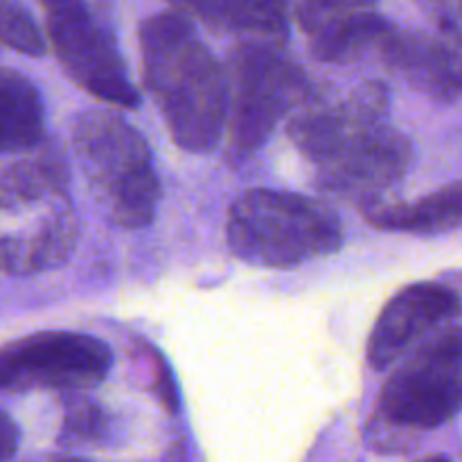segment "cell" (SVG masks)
I'll return each mask as SVG.
<instances>
[{
  "instance_id": "6da1fadb",
  "label": "cell",
  "mask_w": 462,
  "mask_h": 462,
  "mask_svg": "<svg viewBox=\"0 0 462 462\" xmlns=\"http://www.w3.org/2000/svg\"><path fill=\"white\" fill-rule=\"evenodd\" d=\"M144 88L156 102L171 140L192 153L217 149L228 117V75L192 21L176 9L140 25Z\"/></svg>"
},
{
  "instance_id": "7a4b0ae2",
  "label": "cell",
  "mask_w": 462,
  "mask_h": 462,
  "mask_svg": "<svg viewBox=\"0 0 462 462\" xmlns=\"http://www.w3.org/2000/svg\"><path fill=\"white\" fill-rule=\"evenodd\" d=\"M79 237L66 170L50 156L0 171V273L36 275L70 260Z\"/></svg>"
},
{
  "instance_id": "3957f363",
  "label": "cell",
  "mask_w": 462,
  "mask_h": 462,
  "mask_svg": "<svg viewBox=\"0 0 462 462\" xmlns=\"http://www.w3.org/2000/svg\"><path fill=\"white\" fill-rule=\"evenodd\" d=\"M70 147L95 201L117 228L140 230L156 217L161 180L149 144L108 108L75 116Z\"/></svg>"
},
{
  "instance_id": "277c9868",
  "label": "cell",
  "mask_w": 462,
  "mask_h": 462,
  "mask_svg": "<svg viewBox=\"0 0 462 462\" xmlns=\"http://www.w3.org/2000/svg\"><path fill=\"white\" fill-rule=\"evenodd\" d=\"M462 411V328H449L397 364L379 395L365 438L373 449L397 454L411 436L451 422Z\"/></svg>"
},
{
  "instance_id": "5b68a950",
  "label": "cell",
  "mask_w": 462,
  "mask_h": 462,
  "mask_svg": "<svg viewBox=\"0 0 462 462\" xmlns=\"http://www.w3.org/2000/svg\"><path fill=\"white\" fill-rule=\"evenodd\" d=\"M228 246L235 257L262 269H291L337 253L338 217L328 206L293 192L248 189L228 212Z\"/></svg>"
},
{
  "instance_id": "8992f818",
  "label": "cell",
  "mask_w": 462,
  "mask_h": 462,
  "mask_svg": "<svg viewBox=\"0 0 462 462\" xmlns=\"http://www.w3.org/2000/svg\"><path fill=\"white\" fill-rule=\"evenodd\" d=\"M228 161L235 165L260 152L280 122L316 97L310 77L269 41L251 39L230 54Z\"/></svg>"
},
{
  "instance_id": "52a82bcc",
  "label": "cell",
  "mask_w": 462,
  "mask_h": 462,
  "mask_svg": "<svg viewBox=\"0 0 462 462\" xmlns=\"http://www.w3.org/2000/svg\"><path fill=\"white\" fill-rule=\"evenodd\" d=\"M48 34L63 72L102 102L135 108L140 93L108 18L84 3H48Z\"/></svg>"
},
{
  "instance_id": "ba28073f",
  "label": "cell",
  "mask_w": 462,
  "mask_h": 462,
  "mask_svg": "<svg viewBox=\"0 0 462 462\" xmlns=\"http://www.w3.org/2000/svg\"><path fill=\"white\" fill-rule=\"evenodd\" d=\"M111 365V347L90 334H30L0 347V393L90 391Z\"/></svg>"
},
{
  "instance_id": "9c48e42d",
  "label": "cell",
  "mask_w": 462,
  "mask_h": 462,
  "mask_svg": "<svg viewBox=\"0 0 462 462\" xmlns=\"http://www.w3.org/2000/svg\"><path fill=\"white\" fill-rule=\"evenodd\" d=\"M411 165L413 144L388 122L343 144L332 156L314 165V185L320 192L361 201L368 208L379 203L382 194L397 188Z\"/></svg>"
},
{
  "instance_id": "30bf717a",
  "label": "cell",
  "mask_w": 462,
  "mask_h": 462,
  "mask_svg": "<svg viewBox=\"0 0 462 462\" xmlns=\"http://www.w3.org/2000/svg\"><path fill=\"white\" fill-rule=\"evenodd\" d=\"M391 90L382 81H365L332 99L316 95L289 122V138L298 152L316 162L332 156L350 140L388 125Z\"/></svg>"
},
{
  "instance_id": "8fae6325",
  "label": "cell",
  "mask_w": 462,
  "mask_h": 462,
  "mask_svg": "<svg viewBox=\"0 0 462 462\" xmlns=\"http://www.w3.org/2000/svg\"><path fill=\"white\" fill-rule=\"evenodd\" d=\"M406 84L436 102L462 97V25L442 18L440 30H393L379 50Z\"/></svg>"
},
{
  "instance_id": "7c38bea8",
  "label": "cell",
  "mask_w": 462,
  "mask_h": 462,
  "mask_svg": "<svg viewBox=\"0 0 462 462\" xmlns=\"http://www.w3.org/2000/svg\"><path fill=\"white\" fill-rule=\"evenodd\" d=\"M460 314V296L438 282L404 287L386 302L368 338V364L388 370L411 347Z\"/></svg>"
},
{
  "instance_id": "4fadbf2b",
  "label": "cell",
  "mask_w": 462,
  "mask_h": 462,
  "mask_svg": "<svg viewBox=\"0 0 462 462\" xmlns=\"http://www.w3.org/2000/svg\"><path fill=\"white\" fill-rule=\"evenodd\" d=\"M296 18L310 36V52L316 61L352 63L370 50H382L395 25L370 5L305 3Z\"/></svg>"
},
{
  "instance_id": "5bb4252c",
  "label": "cell",
  "mask_w": 462,
  "mask_h": 462,
  "mask_svg": "<svg viewBox=\"0 0 462 462\" xmlns=\"http://www.w3.org/2000/svg\"><path fill=\"white\" fill-rule=\"evenodd\" d=\"M374 228L393 233L440 235L462 226V183L447 185L415 203H374L364 208Z\"/></svg>"
},
{
  "instance_id": "9a60e30c",
  "label": "cell",
  "mask_w": 462,
  "mask_h": 462,
  "mask_svg": "<svg viewBox=\"0 0 462 462\" xmlns=\"http://www.w3.org/2000/svg\"><path fill=\"white\" fill-rule=\"evenodd\" d=\"M45 135V104L39 88L12 68H0V153L36 147Z\"/></svg>"
},
{
  "instance_id": "2e32d148",
  "label": "cell",
  "mask_w": 462,
  "mask_h": 462,
  "mask_svg": "<svg viewBox=\"0 0 462 462\" xmlns=\"http://www.w3.org/2000/svg\"><path fill=\"white\" fill-rule=\"evenodd\" d=\"M188 12L197 14L208 25L239 34H287V14L278 3H192Z\"/></svg>"
},
{
  "instance_id": "e0dca14e",
  "label": "cell",
  "mask_w": 462,
  "mask_h": 462,
  "mask_svg": "<svg viewBox=\"0 0 462 462\" xmlns=\"http://www.w3.org/2000/svg\"><path fill=\"white\" fill-rule=\"evenodd\" d=\"M108 436L106 413L84 397H72L66 404V418L61 427V442L68 445H90Z\"/></svg>"
},
{
  "instance_id": "ac0fdd59",
  "label": "cell",
  "mask_w": 462,
  "mask_h": 462,
  "mask_svg": "<svg viewBox=\"0 0 462 462\" xmlns=\"http://www.w3.org/2000/svg\"><path fill=\"white\" fill-rule=\"evenodd\" d=\"M0 43L27 57H43L45 41L34 18L16 3H0Z\"/></svg>"
},
{
  "instance_id": "d6986e66",
  "label": "cell",
  "mask_w": 462,
  "mask_h": 462,
  "mask_svg": "<svg viewBox=\"0 0 462 462\" xmlns=\"http://www.w3.org/2000/svg\"><path fill=\"white\" fill-rule=\"evenodd\" d=\"M21 433L14 420L5 411H0V462H9L16 456Z\"/></svg>"
},
{
  "instance_id": "ffe728a7",
  "label": "cell",
  "mask_w": 462,
  "mask_h": 462,
  "mask_svg": "<svg viewBox=\"0 0 462 462\" xmlns=\"http://www.w3.org/2000/svg\"><path fill=\"white\" fill-rule=\"evenodd\" d=\"M165 462H188V451H185L183 445H174L167 454Z\"/></svg>"
},
{
  "instance_id": "44dd1931",
  "label": "cell",
  "mask_w": 462,
  "mask_h": 462,
  "mask_svg": "<svg viewBox=\"0 0 462 462\" xmlns=\"http://www.w3.org/2000/svg\"><path fill=\"white\" fill-rule=\"evenodd\" d=\"M418 462H451V460L445 458V456H429V458H422Z\"/></svg>"
},
{
  "instance_id": "7402d4cb",
  "label": "cell",
  "mask_w": 462,
  "mask_h": 462,
  "mask_svg": "<svg viewBox=\"0 0 462 462\" xmlns=\"http://www.w3.org/2000/svg\"><path fill=\"white\" fill-rule=\"evenodd\" d=\"M57 462H81V460H57Z\"/></svg>"
}]
</instances>
